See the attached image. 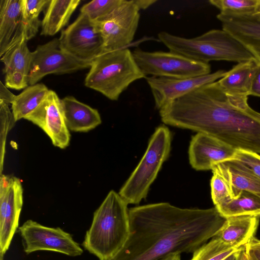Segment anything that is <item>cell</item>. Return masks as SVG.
<instances>
[{
  "mask_svg": "<svg viewBox=\"0 0 260 260\" xmlns=\"http://www.w3.org/2000/svg\"><path fill=\"white\" fill-rule=\"evenodd\" d=\"M212 5L221 13L231 15H248L260 10V0H210Z\"/></svg>",
  "mask_w": 260,
  "mask_h": 260,
  "instance_id": "obj_28",
  "label": "cell"
},
{
  "mask_svg": "<svg viewBox=\"0 0 260 260\" xmlns=\"http://www.w3.org/2000/svg\"><path fill=\"white\" fill-rule=\"evenodd\" d=\"M66 124L76 132H87L99 125L102 119L98 111L73 96L61 99Z\"/></svg>",
  "mask_w": 260,
  "mask_h": 260,
  "instance_id": "obj_19",
  "label": "cell"
},
{
  "mask_svg": "<svg viewBox=\"0 0 260 260\" xmlns=\"http://www.w3.org/2000/svg\"><path fill=\"white\" fill-rule=\"evenodd\" d=\"M158 260H181V254L177 253H171Z\"/></svg>",
  "mask_w": 260,
  "mask_h": 260,
  "instance_id": "obj_39",
  "label": "cell"
},
{
  "mask_svg": "<svg viewBox=\"0 0 260 260\" xmlns=\"http://www.w3.org/2000/svg\"><path fill=\"white\" fill-rule=\"evenodd\" d=\"M237 250V251H238ZM236 251V252H237ZM236 252L232 253L230 255H229L228 257L224 259L223 260H235V257H236Z\"/></svg>",
  "mask_w": 260,
  "mask_h": 260,
  "instance_id": "obj_40",
  "label": "cell"
},
{
  "mask_svg": "<svg viewBox=\"0 0 260 260\" xmlns=\"http://www.w3.org/2000/svg\"><path fill=\"white\" fill-rule=\"evenodd\" d=\"M226 72L220 70L209 74L187 78L159 77H146L154 100L159 110L174 100L204 85L214 82L222 77Z\"/></svg>",
  "mask_w": 260,
  "mask_h": 260,
  "instance_id": "obj_14",
  "label": "cell"
},
{
  "mask_svg": "<svg viewBox=\"0 0 260 260\" xmlns=\"http://www.w3.org/2000/svg\"><path fill=\"white\" fill-rule=\"evenodd\" d=\"M128 204L111 190L95 210L83 242L100 260H109L123 248L129 234Z\"/></svg>",
  "mask_w": 260,
  "mask_h": 260,
  "instance_id": "obj_3",
  "label": "cell"
},
{
  "mask_svg": "<svg viewBox=\"0 0 260 260\" xmlns=\"http://www.w3.org/2000/svg\"><path fill=\"white\" fill-rule=\"evenodd\" d=\"M49 89L43 83L29 85L16 97L11 104L15 121L25 119L47 96Z\"/></svg>",
  "mask_w": 260,
  "mask_h": 260,
  "instance_id": "obj_23",
  "label": "cell"
},
{
  "mask_svg": "<svg viewBox=\"0 0 260 260\" xmlns=\"http://www.w3.org/2000/svg\"><path fill=\"white\" fill-rule=\"evenodd\" d=\"M91 63L78 60L66 53L60 48L58 39L54 38L38 45L32 52L29 85L38 83L47 75L69 74L89 68Z\"/></svg>",
  "mask_w": 260,
  "mask_h": 260,
  "instance_id": "obj_11",
  "label": "cell"
},
{
  "mask_svg": "<svg viewBox=\"0 0 260 260\" xmlns=\"http://www.w3.org/2000/svg\"><path fill=\"white\" fill-rule=\"evenodd\" d=\"M239 248L232 247L215 236L196 249L190 260H223Z\"/></svg>",
  "mask_w": 260,
  "mask_h": 260,
  "instance_id": "obj_27",
  "label": "cell"
},
{
  "mask_svg": "<svg viewBox=\"0 0 260 260\" xmlns=\"http://www.w3.org/2000/svg\"><path fill=\"white\" fill-rule=\"evenodd\" d=\"M245 246L249 258L260 260V240L253 237Z\"/></svg>",
  "mask_w": 260,
  "mask_h": 260,
  "instance_id": "obj_34",
  "label": "cell"
},
{
  "mask_svg": "<svg viewBox=\"0 0 260 260\" xmlns=\"http://www.w3.org/2000/svg\"><path fill=\"white\" fill-rule=\"evenodd\" d=\"M5 75V86L7 88L20 90L29 86L28 76L22 72L14 71Z\"/></svg>",
  "mask_w": 260,
  "mask_h": 260,
  "instance_id": "obj_33",
  "label": "cell"
},
{
  "mask_svg": "<svg viewBox=\"0 0 260 260\" xmlns=\"http://www.w3.org/2000/svg\"><path fill=\"white\" fill-rule=\"evenodd\" d=\"M24 36L11 45L1 57L4 74L19 71L28 76L31 64L32 52L28 48Z\"/></svg>",
  "mask_w": 260,
  "mask_h": 260,
  "instance_id": "obj_25",
  "label": "cell"
},
{
  "mask_svg": "<svg viewBox=\"0 0 260 260\" xmlns=\"http://www.w3.org/2000/svg\"><path fill=\"white\" fill-rule=\"evenodd\" d=\"M0 83V101L7 105L12 104L16 95L8 89L1 81Z\"/></svg>",
  "mask_w": 260,
  "mask_h": 260,
  "instance_id": "obj_35",
  "label": "cell"
},
{
  "mask_svg": "<svg viewBox=\"0 0 260 260\" xmlns=\"http://www.w3.org/2000/svg\"><path fill=\"white\" fill-rule=\"evenodd\" d=\"M215 207L225 218L239 216L260 217V197L245 191Z\"/></svg>",
  "mask_w": 260,
  "mask_h": 260,
  "instance_id": "obj_24",
  "label": "cell"
},
{
  "mask_svg": "<svg viewBox=\"0 0 260 260\" xmlns=\"http://www.w3.org/2000/svg\"><path fill=\"white\" fill-rule=\"evenodd\" d=\"M211 179V194L213 203L216 206L234 198L231 188L225 179L217 171L212 170Z\"/></svg>",
  "mask_w": 260,
  "mask_h": 260,
  "instance_id": "obj_31",
  "label": "cell"
},
{
  "mask_svg": "<svg viewBox=\"0 0 260 260\" xmlns=\"http://www.w3.org/2000/svg\"><path fill=\"white\" fill-rule=\"evenodd\" d=\"M235 260H249L245 246L240 248L236 252Z\"/></svg>",
  "mask_w": 260,
  "mask_h": 260,
  "instance_id": "obj_38",
  "label": "cell"
},
{
  "mask_svg": "<svg viewBox=\"0 0 260 260\" xmlns=\"http://www.w3.org/2000/svg\"><path fill=\"white\" fill-rule=\"evenodd\" d=\"M58 40L62 50L81 61L91 62L103 53L104 42L96 23L81 13Z\"/></svg>",
  "mask_w": 260,
  "mask_h": 260,
  "instance_id": "obj_8",
  "label": "cell"
},
{
  "mask_svg": "<svg viewBox=\"0 0 260 260\" xmlns=\"http://www.w3.org/2000/svg\"><path fill=\"white\" fill-rule=\"evenodd\" d=\"M138 67L146 77L187 78L209 74V63L199 62L169 51L149 52L136 48L132 52Z\"/></svg>",
  "mask_w": 260,
  "mask_h": 260,
  "instance_id": "obj_7",
  "label": "cell"
},
{
  "mask_svg": "<svg viewBox=\"0 0 260 260\" xmlns=\"http://www.w3.org/2000/svg\"><path fill=\"white\" fill-rule=\"evenodd\" d=\"M129 234L109 260H158L174 253H193L215 237L226 218L214 207L182 208L168 203L129 209Z\"/></svg>",
  "mask_w": 260,
  "mask_h": 260,
  "instance_id": "obj_1",
  "label": "cell"
},
{
  "mask_svg": "<svg viewBox=\"0 0 260 260\" xmlns=\"http://www.w3.org/2000/svg\"><path fill=\"white\" fill-rule=\"evenodd\" d=\"M236 150L213 136L198 133L192 137L190 142L189 162L196 170H212L216 164L233 158Z\"/></svg>",
  "mask_w": 260,
  "mask_h": 260,
  "instance_id": "obj_15",
  "label": "cell"
},
{
  "mask_svg": "<svg viewBox=\"0 0 260 260\" xmlns=\"http://www.w3.org/2000/svg\"><path fill=\"white\" fill-rule=\"evenodd\" d=\"M146 77L137 64L127 48L103 53L91 63L85 86L96 90L112 101L134 81Z\"/></svg>",
  "mask_w": 260,
  "mask_h": 260,
  "instance_id": "obj_5",
  "label": "cell"
},
{
  "mask_svg": "<svg viewBox=\"0 0 260 260\" xmlns=\"http://www.w3.org/2000/svg\"><path fill=\"white\" fill-rule=\"evenodd\" d=\"M134 1L140 10L147 9L157 2L155 0H134Z\"/></svg>",
  "mask_w": 260,
  "mask_h": 260,
  "instance_id": "obj_37",
  "label": "cell"
},
{
  "mask_svg": "<svg viewBox=\"0 0 260 260\" xmlns=\"http://www.w3.org/2000/svg\"><path fill=\"white\" fill-rule=\"evenodd\" d=\"M140 11L134 0H123L110 15L95 22L103 39V53L126 48L131 44L138 27Z\"/></svg>",
  "mask_w": 260,
  "mask_h": 260,
  "instance_id": "obj_9",
  "label": "cell"
},
{
  "mask_svg": "<svg viewBox=\"0 0 260 260\" xmlns=\"http://www.w3.org/2000/svg\"><path fill=\"white\" fill-rule=\"evenodd\" d=\"M25 119L43 130L53 145L61 149L69 146L70 133L64 119L61 99L50 90L37 108Z\"/></svg>",
  "mask_w": 260,
  "mask_h": 260,
  "instance_id": "obj_13",
  "label": "cell"
},
{
  "mask_svg": "<svg viewBox=\"0 0 260 260\" xmlns=\"http://www.w3.org/2000/svg\"><path fill=\"white\" fill-rule=\"evenodd\" d=\"M229 183L234 197L245 191L260 197V179L241 164L230 159L216 164L212 169Z\"/></svg>",
  "mask_w": 260,
  "mask_h": 260,
  "instance_id": "obj_18",
  "label": "cell"
},
{
  "mask_svg": "<svg viewBox=\"0 0 260 260\" xmlns=\"http://www.w3.org/2000/svg\"><path fill=\"white\" fill-rule=\"evenodd\" d=\"M16 122L12 111L9 108L8 105L0 101L1 174H2L3 170L7 135Z\"/></svg>",
  "mask_w": 260,
  "mask_h": 260,
  "instance_id": "obj_30",
  "label": "cell"
},
{
  "mask_svg": "<svg viewBox=\"0 0 260 260\" xmlns=\"http://www.w3.org/2000/svg\"><path fill=\"white\" fill-rule=\"evenodd\" d=\"M246 95L230 93L217 81L198 87L159 110L165 124L213 136L235 149L260 154V113Z\"/></svg>",
  "mask_w": 260,
  "mask_h": 260,
  "instance_id": "obj_2",
  "label": "cell"
},
{
  "mask_svg": "<svg viewBox=\"0 0 260 260\" xmlns=\"http://www.w3.org/2000/svg\"><path fill=\"white\" fill-rule=\"evenodd\" d=\"M50 0H22V21L23 35L28 41L37 34L41 22L40 13L47 7Z\"/></svg>",
  "mask_w": 260,
  "mask_h": 260,
  "instance_id": "obj_26",
  "label": "cell"
},
{
  "mask_svg": "<svg viewBox=\"0 0 260 260\" xmlns=\"http://www.w3.org/2000/svg\"><path fill=\"white\" fill-rule=\"evenodd\" d=\"M259 218L254 216L227 218L215 237L232 247L244 246L254 237Z\"/></svg>",
  "mask_w": 260,
  "mask_h": 260,
  "instance_id": "obj_20",
  "label": "cell"
},
{
  "mask_svg": "<svg viewBox=\"0 0 260 260\" xmlns=\"http://www.w3.org/2000/svg\"><path fill=\"white\" fill-rule=\"evenodd\" d=\"M248 258H249V257H248ZM249 260H252V259H250V258H249Z\"/></svg>",
  "mask_w": 260,
  "mask_h": 260,
  "instance_id": "obj_42",
  "label": "cell"
},
{
  "mask_svg": "<svg viewBox=\"0 0 260 260\" xmlns=\"http://www.w3.org/2000/svg\"><path fill=\"white\" fill-rule=\"evenodd\" d=\"M123 2V0H93L83 5L80 13L97 22L110 15Z\"/></svg>",
  "mask_w": 260,
  "mask_h": 260,
  "instance_id": "obj_29",
  "label": "cell"
},
{
  "mask_svg": "<svg viewBox=\"0 0 260 260\" xmlns=\"http://www.w3.org/2000/svg\"><path fill=\"white\" fill-rule=\"evenodd\" d=\"M171 140L167 127L161 125L156 128L142 158L119 191L128 204H138L146 198L151 185L169 155Z\"/></svg>",
  "mask_w": 260,
  "mask_h": 260,
  "instance_id": "obj_6",
  "label": "cell"
},
{
  "mask_svg": "<svg viewBox=\"0 0 260 260\" xmlns=\"http://www.w3.org/2000/svg\"><path fill=\"white\" fill-rule=\"evenodd\" d=\"M216 17L222 29L241 42L260 65V12L240 15L219 13Z\"/></svg>",
  "mask_w": 260,
  "mask_h": 260,
  "instance_id": "obj_16",
  "label": "cell"
},
{
  "mask_svg": "<svg viewBox=\"0 0 260 260\" xmlns=\"http://www.w3.org/2000/svg\"><path fill=\"white\" fill-rule=\"evenodd\" d=\"M257 67L253 59L238 63L217 82L226 92L248 96Z\"/></svg>",
  "mask_w": 260,
  "mask_h": 260,
  "instance_id": "obj_21",
  "label": "cell"
},
{
  "mask_svg": "<svg viewBox=\"0 0 260 260\" xmlns=\"http://www.w3.org/2000/svg\"><path fill=\"white\" fill-rule=\"evenodd\" d=\"M250 95L260 97V65L258 64L252 82Z\"/></svg>",
  "mask_w": 260,
  "mask_h": 260,
  "instance_id": "obj_36",
  "label": "cell"
},
{
  "mask_svg": "<svg viewBox=\"0 0 260 260\" xmlns=\"http://www.w3.org/2000/svg\"><path fill=\"white\" fill-rule=\"evenodd\" d=\"M158 38L170 51L199 62L209 63L211 61L225 60L239 63L255 60L241 42L224 29H212L193 38L161 31Z\"/></svg>",
  "mask_w": 260,
  "mask_h": 260,
  "instance_id": "obj_4",
  "label": "cell"
},
{
  "mask_svg": "<svg viewBox=\"0 0 260 260\" xmlns=\"http://www.w3.org/2000/svg\"><path fill=\"white\" fill-rule=\"evenodd\" d=\"M23 205L21 180L14 176L1 174L0 177V253L9 249L18 227Z\"/></svg>",
  "mask_w": 260,
  "mask_h": 260,
  "instance_id": "obj_12",
  "label": "cell"
},
{
  "mask_svg": "<svg viewBox=\"0 0 260 260\" xmlns=\"http://www.w3.org/2000/svg\"><path fill=\"white\" fill-rule=\"evenodd\" d=\"M80 0H50L41 21V35L53 36L68 23Z\"/></svg>",
  "mask_w": 260,
  "mask_h": 260,
  "instance_id": "obj_22",
  "label": "cell"
},
{
  "mask_svg": "<svg viewBox=\"0 0 260 260\" xmlns=\"http://www.w3.org/2000/svg\"><path fill=\"white\" fill-rule=\"evenodd\" d=\"M1 260H3V257H1Z\"/></svg>",
  "mask_w": 260,
  "mask_h": 260,
  "instance_id": "obj_41",
  "label": "cell"
},
{
  "mask_svg": "<svg viewBox=\"0 0 260 260\" xmlns=\"http://www.w3.org/2000/svg\"><path fill=\"white\" fill-rule=\"evenodd\" d=\"M259 12H260V10L259 11Z\"/></svg>",
  "mask_w": 260,
  "mask_h": 260,
  "instance_id": "obj_43",
  "label": "cell"
},
{
  "mask_svg": "<svg viewBox=\"0 0 260 260\" xmlns=\"http://www.w3.org/2000/svg\"><path fill=\"white\" fill-rule=\"evenodd\" d=\"M260 179V154L253 151L236 149L233 158Z\"/></svg>",
  "mask_w": 260,
  "mask_h": 260,
  "instance_id": "obj_32",
  "label": "cell"
},
{
  "mask_svg": "<svg viewBox=\"0 0 260 260\" xmlns=\"http://www.w3.org/2000/svg\"><path fill=\"white\" fill-rule=\"evenodd\" d=\"M19 231L27 254L48 250L77 256L83 253V249L72 236L59 228L44 226L29 219L19 228Z\"/></svg>",
  "mask_w": 260,
  "mask_h": 260,
  "instance_id": "obj_10",
  "label": "cell"
},
{
  "mask_svg": "<svg viewBox=\"0 0 260 260\" xmlns=\"http://www.w3.org/2000/svg\"><path fill=\"white\" fill-rule=\"evenodd\" d=\"M23 36L22 0H1L0 57Z\"/></svg>",
  "mask_w": 260,
  "mask_h": 260,
  "instance_id": "obj_17",
  "label": "cell"
}]
</instances>
